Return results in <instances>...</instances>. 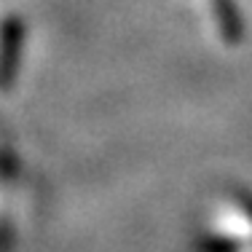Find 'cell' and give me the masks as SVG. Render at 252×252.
<instances>
[{
  "label": "cell",
  "mask_w": 252,
  "mask_h": 252,
  "mask_svg": "<svg viewBox=\"0 0 252 252\" xmlns=\"http://www.w3.org/2000/svg\"><path fill=\"white\" fill-rule=\"evenodd\" d=\"M19 43H22V22L16 25L14 19L5 25V32H3V57H0V70H11L14 64V54L19 51Z\"/></svg>",
  "instance_id": "1"
}]
</instances>
